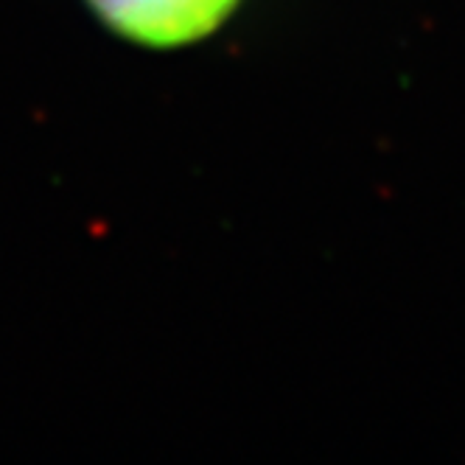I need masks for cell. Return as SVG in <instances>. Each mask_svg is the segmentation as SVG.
<instances>
[{
	"instance_id": "1",
	"label": "cell",
	"mask_w": 465,
	"mask_h": 465,
	"mask_svg": "<svg viewBox=\"0 0 465 465\" xmlns=\"http://www.w3.org/2000/svg\"><path fill=\"white\" fill-rule=\"evenodd\" d=\"M87 4L121 40L169 51L219 35L247 0H87Z\"/></svg>"
}]
</instances>
